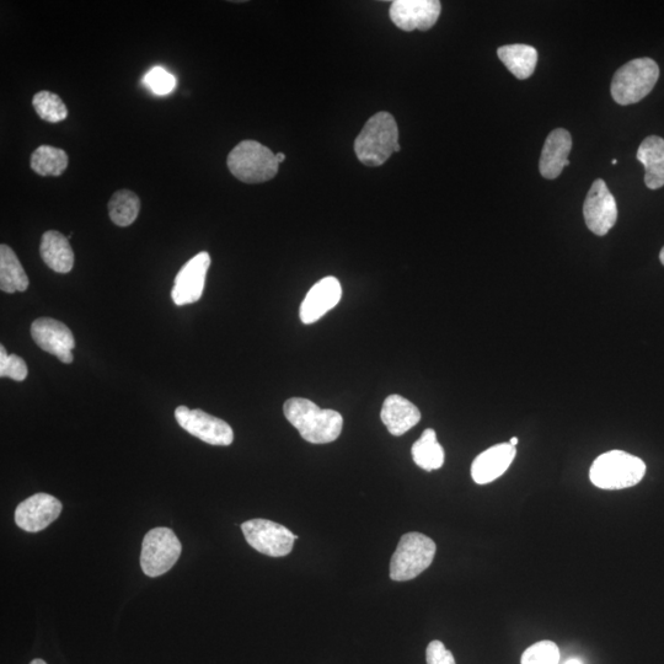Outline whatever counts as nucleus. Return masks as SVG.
Listing matches in <instances>:
<instances>
[{
  "label": "nucleus",
  "instance_id": "obj_30",
  "mask_svg": "<svg viewBox=\"0 0 664 664\" xmlns=\"http://www.w3.org/2000/svg\"><path fill=\"white\" fill-rule=\"evenodd\" d=\"M427 664H457L452 652L446 649L443 642L432 641L426 651Z\"/></svg>",
  "mask_w": 664,
  "mask_h": 664
},
{
  "label": "nucleus",
  "instance_id": "obj_13",
  "mask_svg": "<svg viewBox=\"0 0 664 664\" xmlns=\"http://www.w3.org/2000/svg\"><path fill=\"white\" fill-rule=\"evenodd\" d=\"M438 0H396L390 7V19L404 31H427L433 28L441 15Z\"/></svg>",
  "mask_w": 664,
  "mask_h": 664
},
{
  "label": "nucleus",
  "instance_id": "obj_36",
  "mask_svg": "<svg viewBox=\"0 0 664 664\" xmlns=\"http://www.w3.org/2000/svg\"><path fill=\"white\" fill-rule=\"evenodd\" d=\"M617 163H618V162H617V159H613L612 164H613V165H617Z\"/></svg>",
  "mask_w": 664,
  "mask_h": 664
},
{
  "label": "nucleus",
  "instance_id": "obj_1",
  "mask_svg": "<svg viewBox=\"0 0 664 664\" xmlns=\"http://www.w3.org/2000/svg\"><path fill=\"white\" fill-rule=\"evenodd\" d=\"M286 419L305 441L326 444L340 437L344 419L335 410L321 409L312 400L292 398L283 406Z\"/></svg>",
  "mask_w": 664,
  "mask_h": 664
},
{
  "label": "nucleus",
  "instance_id": "obj_17",
  "mask_svg": "<svg viewBox=\"0 0 664 664\" xmlns=\"http://www.w3.org/2000/svg\"><path fill=\"white\" fill-rule=\"evenodd\" d=\"M572 149V138L569 131L558 128L546 138L539 170L543 178L554 180L559 178L565 166H569V155Z\"/></svg>",
  "mask_w": 664,
  "mask_h": 664
},
{
  "label": "nucleus",
  "instance_id": "obj_21",
  "mask_svg": "<svg viewBox=\"0 0 664 664\" xmlns=\"http://www.w3.org/2000/svg\"><path fill=\"white\" fill-rule=\"evenodd\" d=\"M497 55L508 71L521 80L532 77L538 63V51L528 45L502 46Z\"/></svg>",
  "mask_w": 664,
  "mask_h": 664
},
{
  "label": "nucleus",
  "instance_id": "obj_28",
  "mask_svg": "<svg viewBox=\"0 0 664 664\" xmlns=\"http://www.w3.org/2000/svg\"><path fill=\"white\" fill-rule=\"evenodd\" d=\"M28 366L18 355H8L4 346L0 347V377L23 382L28 377Z\"/></svg>",
  "mask_w": 664,
  "mask_h": 664
},
{
  "label": "nucleus",
  "instance_id": "obj_22",
  "mask_svg": "<svg viewBox=\"0 0 664 664\" xmlns=\"http://www.w3.org/2000/svg\"><path fill=\"white\" fill-rule=\"evenodd\" d=\"M29 277L10 246H0V289L5 293L25 292Z\"/></svg>",
  "mask_w": 664,
  "mask_h": 664
},
{
  "label": "nucleus",
  "instance_id": "obj_33",
  "mask_svg": "<svg viewBox=\"0 0 664 664\" xmlns=\"http://www.w3.org/2000/svg\"><path fill=\"white\" fill-rule=\"evenodd\" d=\"M510 444H511V446L516 447L517 444H518V438H517V437H513V438L511 439V441H510Z\"/></svg>",
  "mask_w": 664,
  "mask_h": 664
},
{
  "label": "nucleus",
  "instance_id": "obj_20",
  "mask_svg": "<svg viewBox=\"0 0 664 664\" xmlns=\"http://www.w3.org/2000/svg\"><path fill=\"white\" fill-rule=\"evenodd\" d=\"M637 160L645 166V184L650 190L664 186V139L650 136L641 143Z\"/></svg>",
  "mask_w": 664,
  "mask_h": 664
},
{
  "label": "nucleus",
  "instance_id": "obj_25",
  "mask_svg": "<svg viewBox=\"0 0 664 664\" xmlns=\"http://www.w3.org/2000/svg\"><path fill=\"white\" fill-rule=\"evenodd\" d=\"M68 163L67 153L52 146H41L31 155V169L41 176H60Z\"/></svg>",
  "mask_w": 664,
  "mask_h": 664
},
{
  "label": "nucleus",
  "instance_id": "obj_8",
  "mask_svg": "<svg viewBox=\"0 0 664 664\" xmlns=\"http://www.w3.org/2000/svg\"><path fill=\"white\" fill-rule=\"evenodd\" d=\"M242 530L251 548L271 558L291 554L296 540L291 530L267 519H251L242 524Z\"/></svg>",
  "mask_w": 664,
  "mask_h": 664
},
{
  "label": "nucleus",
  "instance_id": "obj_35",
  "mask_svg": "<svg viewBox=\"0 0 664 664\" xmlns=\"http://www.w3.org/2000/svg\"><path fill=\"white\" fill-rule=\"evenodd\" d=\"M660 260L662 262V265L664 266V246H663V249L661 250Z\"/></svg>",
  "mask_w": 664,
  "mask_h": 664
},
{
  "label": "nucleus",
  "instance_id": "obj_7",
  "mask_svg": "<svg viewBox=\"0 0 664 664\" xmlns=\"http://www.w3.org/2000/svg\"><path fill=\"white\" fill-rule=\"evenodd\" d=\"M182 546L178 537L169 528L149 530L143 539L141 567L148 577H159L178 562Z\"/></svg>",
  "mask_w": 664,
  "mask_h": 664
},
{
  "label": "nucleus",
  "instance_id": "obj_23",
  "mask_svg": "<svg viewBox=\"0 0 664 664\" xmlns=\"http://www.w3.org/2000/svg\"><path fill=\"white\" fill-rule=\"evenodd\" d=\"M417 467L426 471L441 469L444 464V449L437 441L435 430L427 428L411 449Z\"/></svg>",
  "mask_w": 664,
  "mask_h": 664
},
{
  "label": "nucleus",
  "instance_id": "obj_27",
  "mask_svg": "<svg viewBox=\"0 0 664 664\" xmlns=\"http://www.w3.org/2000/svg\"><path fill=\"white\" fill-rule=\"evenodd\" d=\"M522 664H559L560 650L553 641H540L524 651Z\"/></svg>",
  "mask_w": 664,
  "mask_h": 664
},
{
  "label": "nucleus",
  "instance_id": "obj_14",
  "mask_svg": "<svg viewBox=\"0 0 664 664\" xmlns=\"http://www.w3.org/2000/svg\"><path fill=\"white\" fill-rule=\"evenodd\" d=\"M62 508L61 501L55 496L36 494L16 507V526L29 533L41 532L60 517Z\"/></svg>",
  "mask_w": 664,
  "mask_h": 664
},
{
  "label": "nucleus",
  "instance_id": "obj_12",
  "mask_svg": "<svg viewBox=\"0 0 664 664\" xmlns=\"http://www.w3.org/2000/svg\"><path fill=\"white\" fill-rule=\"evenodd\" d=\"M31 336L36 345L62 363H72L76 340L67 325L52 318H40L31 325Z\"/></svg>",
  "mask_w": 664,
  "mask_h": 664
},
{
  "label": "nucleus",
  "instance_id": "obj_10",
  "mask_svg": "<svg viewBox=\"0 0 664 664\" xmlns=\"http://www.w3.org/2000/svg\"><path fill=\"white\" fill-rule=\"evenodd\" d=\"M583 216L588 229L599 237L608 234L617 223V201L603 180L594 181L589 189L583 205Z\"/></svg>",
  "mask_w": 664,
  "mask_h": 664
},
{
  "label": "nucleus",
  "instance_id": "obj_16",
  "mask_svg": "<svg viewBox=\"0 0 664 664\" xmlns=\"http://www.w3.org/2000/svg\"><path fill=\"white\" fill-rule=\"evenodd\" d=\"M516 454V447L510 443H501L486 449L471 465V476L475 483L486 485L500 478L511 467Z\"/></svg>",
  "mask_w": 664,
  "mask_h": 664
},
{
  "label": "nucleus",
  "instance_id": "obj_24",
  "mask_svg": "<svg viewBox=\"0 0 664 664\" xmlns=\"http://www.w3.org/2000/svg\"><path fill=\"white\" fill-rule=\"evenodd\" d=\"M139 211H141V201L139 197L130 190H120L115 192L109 201V214L111 221L119 227H128L135 223Z\"/></svg>",
  "mask_w": 664,
  "mask_h": 664
},
{
  "label": "nucleus",
  "instance_id": "obj_6",
  "mask_svg": "<svg viewBox=\"0 0 664 664\" xmlns=\"http://www.w3.org/2000/svg\"><path fill=\"white\" fill-rule=\"evenodd\" d=\"M436 550V543L426 535H403L390 561V578L396 582L414 580L432 565Z\"/></svg>",
  "mask_w": 664,
  "mask_h": 664
},
{
  "label": "nucleus",
  "instance_id": "obj_31",
  "mask_svg": "<svg viewBox=\"0 0 664 664\" xmlns=\"http://www.w3.org/2000/svg\"><path fill=\"white\" fill-rule=\"evenodd\" d=\"M276 159L278 163H283L286 160V155L283 153H276Z\"/></svg>",
  "mask_w": 664,
  "mask_h": 664
},
{
  "label": "nucleus",
  "instance_id": "obj_3",
  "mask_svg": "<svg viewBox=\"0 0 664 664\" xmlns=\"http://www.w3.org/2000/svg\"><path fill=\"white\" fill-rule=\"evenodd\" d=\"M646 474V464L640 458L623 451H610L594 460L589 479L603 490L629 489L640 483Z\"/></svg>",
  "mask_w": 664,
  "mask_h": 664
},
{
  "label": "nucleus",
  "instance_id": "obj_2",
  "mask_svg": "<svg viewBox=\"0 0 664 664\" xmlns=\"http://www.w3.org/2000/svg\"><path fill=\"white\" fill-rule=\"evenodd\" d=\"M401 151L399 128L393 115L378 112L369 119L355 142L358 160L367 166H380Z\"/></svg>",
  "mask_w": 664,
  "mask_h": 664
},
{
  "label": "nucleus",
  "instance_id": "obj_4",
  "mask_svg": "<svg viewBox=\"0 0 664 664\" xmlns=\"http://www.w3.org/2000/svg\"><path fill=\"white\" fill-rule=\"evenodd\" d=\"M660 78V67L651 58H636L619 68L612 82L615 103L626 106L639 103L651 93Z\"/></svg>",
  "mask_w": 664,
  "mask_h": 664
},
{
  "label": "nucleus",
  "instance_id": "obj_5",
  "mask_svg": "<svg viewBox=\"0 0 664 664\" xmlns=\"http://www.w3.org/2000/svg\"><path fill=\"white\" fill-rule=\"evenodd\" d=\"M228 168L245 184H261L278 173L276 153L256 141H243L228 155Z\"/></svg>",
  "mask_w": 664,
  "mask_h": 664
},
{
  "label": "nucleus",
  "instance_id": "obj_29",
  "mask_svg": "<svg viewBox=\"0 0 664 664\" xmlns=\"http://www.w3.org/2000/svg\"><path fill=\"white\" fill-rule=\"evenodd\" d=\"M146 87L151 89L154 94L168 95L176 87V79L173 74L165 71L162 67H154L146 74L143 80Z\"/></svg>",
  "mask_w": 664,
  "mask_h": 664
},
{
  "label": "nucleus",
  "instance_id": "obj_19",
  "mask_svg": "<svg viewBox=\"0 0 664 664\" xmlns=\"http://www.w3.org/2000/svg\"><path fill=\"white\" fill-rule=\"evenodd\" d=\"M40 254L45 264L57 273L71 272L74 267V251L69 239L57 230L42 235Z\"/></svg>",
  "mask_w": 664,
  "mask_h": 664
},
{
  "label": "nucleus",
  "instance_id": "obj_34",
  "mask_svg": "<svg viewBox=\"0 0 664 664\" xmlns=\"http://www.w3.org/2000/svg\"><path fill=\"white\" fill-rule=\"evenodd\" d=\"M30 664H47V663L44 660H39V658H37V660L32 661Z\"/></svg>",
  "mask_w": 664,
  "mask_h": 664
},
{
  "label": "nucleus",
  "instance_id": "obj_18",
  "mask_svg": "<svg viewBox=\"0 0 664 664\" xmlns=\"http://www.w3.org/2000/svg\"><path fill=\"white\" fill-rule=\"evenodd\" d=\"M380 417L388 431L393 436L400 437L420 422L421 412L403 396L390 395L384 401Z\"/></svg>",
  "mask_w": 664,
  "mask_h": 664
},
{
  "label": "nucleus",
  "instance_id": "obj_26",
  "mask_svg": "<svg viewBox=\"0 0 664 664\" xmlns=\"http://www.w3.org/2000/svg\"><path fill=\"white\" fill-rule=\"evenodd\" d=\"M32 105H34L37 115L44 121L57 123L67 119L66 104L63 103L60 96L51 91H39L32 99Z\"/></svg>",
  "mask_w": 664,
  "mask_h": 664
},
{
  "label": "nucleus",
  "instance_id": "obj_32",
  "mask_svg": "<svg viewBox=\"0 0 664 664\" xmlns=\"http://www.w3.org/2000/svg\"><path fill=\"white\" fill-rule=\"evenodd\" d=\"M565 664H583L581 660H578V658H571V660L567 661Z\"/></svg>",
  "mask_w": 664,
  "mask_h": 664
},
{
  "label": "nucleus",
  "instance_id": "obj_11",
  "mask_svg": "<svg viewBox=\"0 0 664 664\" xmlns=\"http://www.w3.org/2000/svg\"><path fill=\"white\" fill-rule=\"evenodd\" d=\"M210 266L211 256L206 251L192 257L182 266L171 289V298L178 307L200 301Z\"/></svg>",
  "mask_w": 664,
  "mask_h": 664
},
{
  "label": "nucleus",
  "instance_id": "obj_15",
  "mask_svg": "<svg viewBox=\"0 0 664 664\" xmlns=\"http://www.w3.org/2000/svg\"><path fill=\"white\" fill-rule=\"evenodd\" d=\"M341 283L335 277H325L315 283L301 305V320L304 324H314L334 309L341 301Z\"/></svg>",
  "mask_w": 664,
  "mask_h": 664
},
{
  "label": "nucleus",
  "instance_id": "obj_9",
  "mask_svg": "<svg viewBox=\"0 0 664 664\" xmlns=\"http://www.w3.org/2000/svg\"><path fill=\"white\" fill-rule=\"evenodd\" d=\"M175 419L190 435L212 446L227 447L234 441L233 428L226 421L200 409L190 410L186 406H179L175 410Z\"/></svg>",
  "mask_w": 664,
  "mask_h": 664
}]
</instances>
